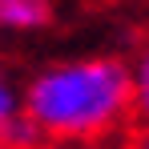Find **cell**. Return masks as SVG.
<instances>
[{
	"mask_svg": "<svg viewBox=\"0 0 149 149\" xmlns=\"http://www.w3.org/2000/svg\"><path fill=\"white\" fill-rule=\"evenodd\" d=\"M20 113L40 129L45 145L105 141L133 113L129 65L117 56H89L40 69L24 89Z\"/></svg>",
	"mask_w": 149,
	"mask_h": 149,
	"instance_id": "1",
	"label": "cell"
},
{
	"mask_svg": "<svg viewBox=\"0 0 149 149\" xmlns=\"http://www.w3.org/2000/svg\"><path fill=\"white\" fill-rule=\"evenodd\" d=\"M52 20V4L49 0H0V28H45Z\"/></svg>",
	"mask_w": 149,
	"mask_h": 149,
	"instance_id": "2",
	"label": "cell"
},
{
	"mask_svg": "<svg viewBox=\"0 0 149 149\" xmlns=\"http://www.w3.org/2000/svg\"><path fill=\"white\" fill-rule=\"evenodd\" d=\"M40 145H45L40 129L16 109V113L4 121V129H0V149H40Z\"/></svg>",
	"mask_w": 149,
	"mask_h": 149,
	"instance_id": "3",
	"label": "cell"
},
{
	"mask_svg": "<svg viewBox=\"0 0 149 149\" xmlns=\"http://www.w3.org/2000/svg\"><path fill=\"white\" fill-rule=\"evenodd\" d=\"M129 77H133V109H137L141 121L149 125V45L141 49V56H137V65L129 69Z\"/></svg>",
	"mask_w": 149,
	"mask_h": 149,
	"instance_id": "4",
	"label": "cell"
},
{
	"mask_svg": "<svg viewBox=\"0 0 149 149\" xmlns=\"http://www.w3.org/2000/svg\"><path fill=\"white\" fill-rule=\"evenodd\" d=\"M16 109H20V97H16V89L8 85V77L0 73V129H4V121H8Z\"/></svg>",
	"mask_w": 149,
	"mask_h": 149,
	"instance_id": "5",
	"label": "cell"
},
{
	"mask_svg": "<svg viewBox=\"0 0 149 149\" xmlns=\"http://www.w3.org/2000/svg\"><path fill=\"white\" fill-rule=\"evenodd\" d=\"M133 149H149V129L141 133V137H137V141H133Z\"/></svg>",
	"mask_w": 149,
	"mask_h": 149,
	"instance_id": "6",
	"label": "cell"
},
{
	"mask_svg": "<svg viewBox=\"0 0 149 149\" xmlns=\"http://www.w3.org/2000/svg\"><path fill=\"white\" fill-rule=\"evenodd\" d=\"M40 149H85V145H40Z\"/></svg>",
	"mask_w": 149,
	"mask_h": 149,
	"instance_id": "7",
	"label": "cell"
}]
</instances>
